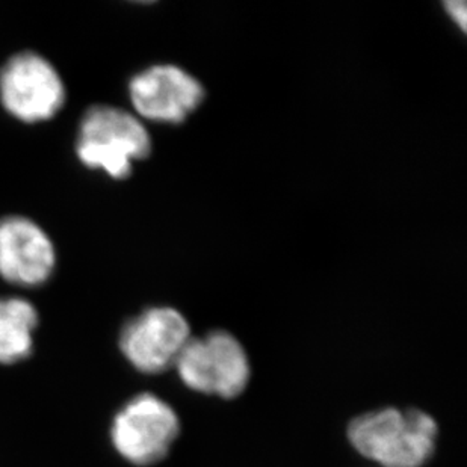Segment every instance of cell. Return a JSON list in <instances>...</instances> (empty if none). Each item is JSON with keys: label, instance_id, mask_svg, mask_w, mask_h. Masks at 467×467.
I'll return each instance as SVG.
<instances>
[{"label": "cell", "instance_id": "cell-1", "mask_svg": "<svg viewBox=\"0 0 467 467\" xmlns=\"http://www.w3.org/2000/svg\"><path fill=\"white\" fill-rule=\"evenodd\" d=\"M437 432L436 420L425 411L383 409L354 419L348 439L381 467H423L436 448Z\"/></svg>", "mask_w": 467, "mask_h": 467}, {"label": "cell", "instance_id": "cell-2", "mask_svg": "<svg viewBox=\"0 0 467 467\" xmlns=\"http://www.w3.org/2000/svg\"><path fill=\"white\" fill-rule=\"evenodd\" d=\"M150 151V135L128 110L98 105L82 117L76 153L85 167L123 181L130 176L133 162L146 159Z\"/></svg>", "mask_w": 467, "mask_h": 467}, {"label": "cell", "instance_id": "cell-3", "mask_svg": "<svg viewBox=\"0 0 467 467\" xmlns=\"http://www.w3.org/2000/svg\"><path fill=\"white\" fill-rule=\"evenodd\" d=\"M174 366L186 388L225 400L245 390L252 372L241 342L221 330L191 337Z\"/></svg>", "mask_w": 467, "mask_h": 467}, {"label": "cell", "instance_id": "cell-4", "mask_svg": "<svg viewBox=\"0 0 467 467\" xmlns=\"http://www.w3.org/2000/svg\"><path fill=\"white\" fill-rule=\"evenodd\" d=\"M179 431L176 411L156 395L142 393L115 415L110 441L129 463L151 466L167 457Z\"/></svg>", "mask_w": 467, "mask_h": 467}, {"label": "cell", "instance_id": "cell-5", "mask_svg": "<svg viewBox=\"0 0 467 467\" xmlns=\"http://www.w3.org/2000/svg\"><path fill=\"white\" fill-rule=\"evenodd\" d=\"M0 100L9 114L38 123L57 115L66 100V88L57 68L38 53L23 52L0 70Z\"/></svg>", "mask_w": 467, "mask_h": 467}, {"label": "cell", "instance_id": "cell-6", "mask_svg": "<svg viewBox=\"0 0 467 467\" xmlns=\"http://www.w3.org/2000/svg\"><path fill=\"white\" fill-rule=\"evenodd\" d=\"M190 339V324L181 312L151 307L123 327L119 349L142 374H161L176 365Z\"/></svg>", "mask_w": 467, "mask_h": 467}, {"label": "cell", "instance_id": "cell-7", "mask_svg": "<svg viewBox=\"0 0 467 467\" xmlns=\"http://www.w3.org/2000/svg\"><path fill=\"white\" fill-rule=\"evenodd\" d=\"M129 94L138 115L158 123H182L204 100L203 85L181 67L170 64L133 76Z\"/></svg>", "mask_w": 467, "mask_h": 467}, {"label": "cell", "instance_id": "cell-8", "mask_svg": "<svg viewBox=\"0 0 467 467\" xmlns=\"http://www.w3.org/2000/svg\"><path fill=\"white\" fill-rule=\"evenodd\" d=\"M55 262V247L40 225L25 216L0 220V277L18 286H40Z\"/></svg>", "mask_w": 467, "mask_h": 467}, {"label": "cell", "instance_id": "cell-9", "mask_svg": "<svg viewBox=\"0 0 467 467\" xmlns=\"http://www.w3.org/2000/svg\"><path fill=\"white\" fill-rule=\"evenodd\" d=\"M38 313L29 301L0 296V363L14 365L29 358Z\"/></svg>", "mask_w": 467, "mask_h": 467}, {"label": "cell", "instance_id": "cell-10", "mask_svg": "<svg viewBox=\"0 0 467 467\" xmlns=\"http://www.w3.org/2000/svg\"><path fill=\"white\" fill-rule=\"evenodd\" d=\"M446 13L450 14L455 25H459L462 31H466V4L464 2H446Z\"/></svg>", "mask_w": 467, "mask_h": 467}]
</instances>
